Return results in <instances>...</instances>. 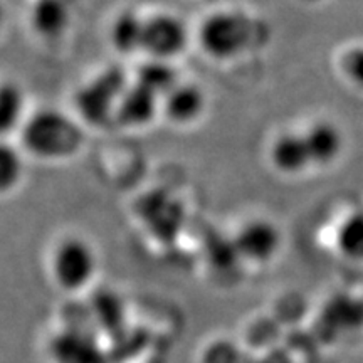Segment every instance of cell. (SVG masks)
Wrapping results in <instances>:
<instances>
[{
  "mask_svg": "<svg viewBox=\"0 0 363 363\" xmlns=\"http://www.w3.org/2000/svg\"><path fill=\"white\" fill-rule=\"evenodd\" d=\"M162 115V98L140 84L131 83L118 101L115 121L128 130H142Z\"/></svg>",
  "mask_w": 363,
  "mask_h": 363,
  "instance_id": "cell-9",
  "label": "cell"
},
{
  "mask_svg": "<svg viewBox=\"0 0 363 363\" xmlns=\"http://www.w3.org/2000/svg\"><path fill=\"white\" fill-rule=\"evenodd\" d=\"M180 81V74L175 69L174 62L147 57V61L142 62L136 69L133 83L148 89L150 93L157 94L158 98H163Z\"/></svg>",
  "mask_w": 363,
  "mask_h": 363,
  "instance_id": "cell-13",
  "label": "cell"
},
{
  "mask_svg": "<svg viewBox=\"0 0 363 363\" xmlns=\"http://www.w3.org/2000/svg\"><path fill=\"white\" fill-rule=\"evenodd\" d=\"M26 163L22 152L0 138V195L11 194L24 179Z\"/></svg>",
  "mask_w": 363,
  "mask_h": 363,
  "instance_id": "cell-16",
  "label": "cell"
},
{
  "mask_svg": "<svg viewBox=\"0 0 363 363\" xmlns=\"http://www.w3.org/2000/svg\"><path fill=\"white\" fill-rule=\"evenodd\" d=\"M6 19H7L6 6H4V2H2V0H0V30H2L4 24H6Z\"/></svg>",
  "mask_w": 363,
  "mask_h": 363,
  "instance_id": "cell-18",
  "label": "cell"
},
{
  "mask_svg": "<svg viewBox=\"0 0 363 363\" xmlns=\"http://www.w3.org/2000/svg\"><path fill=\"white\" fill-rule=\"evenodd\" d=\"M207 110V94L194 81L182 79L162 98V115L177 126H190L202 120Z\"/></svg>",
  "mask_w": 363,
  "mask_h": 363,
  "instance_id": "cell-7",
  "label": "cell"
},
{
  "mask_svg": "<svg viewBox=\"0 0 363 363\" xmlns=\"http://www.w3.org/2000/svg\"><path fill=\"white\" fill-rule=\"evenodd\" d=\"M303 136L310 152L311 165L316 169H326L342 158L345 152V135L335 121H311L303 131Z\"/></svg>",
  "mask_w": 363,
  "mask_h": 363,
  "instance_id": "cell-10",
  "label": "cell"
},
{
  "mask_svg": "<svg viewBox=\"0 0 363 363\" xmlns=\"http://www.w3.org/2000/svg\"><path fill=\"white\" fill-rule=\"evenodd\" d=\"M128 84L123 71L108 67L79 86L74 94V106L81 123L104 126L115 121L118 101Z\"/></svg>",
  "mask_w": 363,
  "mask_h": 363,
  "instance_id": "cell-4",
  "label": "cell"
},
{
  "mask_svg": "<svg viewBox=\"0 0 363 363\" xmlns=\"http://www.w3.org/2000/svg\"><path fill=\"white\" fill-rule=\"evenodd\" d=\"M267 160L272 169L284 177H298L311 169L310 152L303 131H283L276 135L267 148Z\"/></svg>",
  "mask_w": 363,
  "mask_h": 363,
  "instance_id": "cell-8",
  "label": "cell"
},
{
  "mask_svg": "<svg viewBox=\"0 0 363 363\" xmlns=\"http://www.w3.org/2000/svg\"><path fill=\"white\" fill-rule=\"evenodd\" d=\"M72 11L69 0H34L29 24L35 35L44 40H56L71 27Z\"/></svg>",
  "mask_w": 363,
  "mask_h": 363,
  "instance_id": "cell-11",
  "label": "cell"
},
{
  "mask_svg": "<svg viewBox=\"0 0 363 363\" xmlns=\"http://www.w3.org/2000/svg\"><path fill=\"white\" fill-rule=\"evenodd\" d=\"M143 30L145 17L138 16V12L125 9L113 17L108 29V39L118 54L131 56L143 51Z\"/></svg>",
  "mask_w": 363,
  "mask_h": 363,
  "instance_id": "cell-12",
  "label": "cell"
},
{
  "mask_svg": "<svg viewBox=\"0 0 363 363\" xmlns=\"http://www.w3.org/2000/svg\"><path fill=\"white\" fill-rule=\"evenodd\" d=\"M338 71L353 89L363 93V44H353L343 49L338 57Z\"/></svg>",
  "mask_w": 363,
  "mask_h": 363,
  "instance_id": "cell-17",
  "label": "cell"
},
{
  "mask_svg": "<svg viewBox=\"0 0 363 363\" xmlns=\"http://www.w3.org/2000/svg\"><path fill=\"white\" fill-rule=\"evenodd\" d=\"M99 269L98 252L81 235H66L57 240L49 257V274L59 291L78 294L94 283Z\"/></svg>",
  "mask_w": 363,
  "mask_h": 363,
  "instance_id": "cell-2",
  "label": "cell"
},
{
  "mask_svg": "<svg viewBox=\"0 0 363 363\" xmlns=\"http://www.w3.org/2000/svg\"><path fill=\"white\" fill-rule=\"evenodd\" d=\"M239 259L262 266L278 256L283 247V233L274 222L264 217H254L239 227L233 239Z\"/></svg>",
  "mask_w": 363,
  "mask_h": 363,
  "instance_id": "cell-6",
  "label": "cell"
},
{
  "mask_svg": "<svg viewBox=\"0 0 363 363\" xmlns=\"http://www.w3.org/2000/svg\"><path fill=\"white\" fill-rule=\"evenodd\" d=\"M190 44L189 26L174 12H155L145 17L143 51L147 57L174 59L187 51Z\"/></svg>",
  "mask_w": 363,
  "mask_h": 363,
  "instance_id": "cell-5",
  "label": "cell"
},
{
  "mask_svg": "<svg viewBox=\"0 0 363 363\" xmlns=\"http://www.w3.org/2000/svg\"><path fill=\"white\" fill-rule=\"evenodd\" d=\"M256 27L244 12L217 11L202 21L199 27V45L214 61H233L251 48Z\"/></svg>",
  "mask_w": 363,
  "mask_h": 363,
  "instance_id": "cell-3",
  "label": "cell"
},
{
  "mask_svg": "<svg viewBox=\"0 0 363 363\" xmlns=\"http://www.w3.org/2000/svg\"><path fill=\"white\" fill-rule=\"evenodd\" d=\"M27 118L26 94L17 83H0V138L21 131Z\"/></svg>",
  "mask_w": 363,
  "mask_h": 363,
  "instance_id": "cell-14",
  "label": "cell"
},
{
  "mask_svg": "<svg viewBox=\"0 0 363 363\" xmlns=\"http://www.w3.org/2000/svg\"><path fill=\"white\" fill-rule=\"evenodd\" d=\"M335 246L340 256L353 262H363V212L345 216L335 233Z\"/></svg>",
  "mask_w": 363,
  "mask_h": 363,
  "instance_id": "cell-15",
  "label": "cell"
},
{
  "mask_svg": "<svg viewBox=\"0 0 363 363\" xmlns=\"http://www.w3.org/2000/svg\"><path fill=\"white\" fill-rule=\"evenodd\" d=\"M19 135L24 152L44 162L69 160L84 143L83 123L57 108H40L27 115Z\"/></svg>",
  "mask_w": 363,
  "mask_h": 363,
  "instance_id": "cell-1",
  "label": "cell"
}]
</instances>
